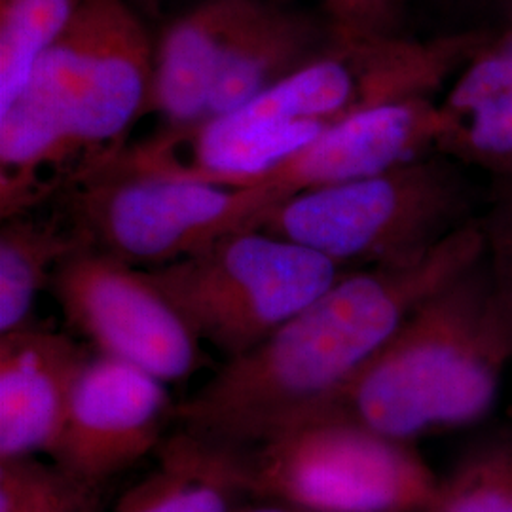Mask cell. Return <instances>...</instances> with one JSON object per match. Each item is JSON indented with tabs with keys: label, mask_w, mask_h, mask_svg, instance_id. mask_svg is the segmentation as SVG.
<instances>
[{
	"label": "cell",
	"mask_w": 512,
	"mask_h": 512,
	"mask_svg": "<svg viewBox=\"0 0 512 512\" xmlns=\"http://www.w3.org/2000/svg\"><path fill=\"white\" fill-rule=\"evenodd\" d=\"M486 249V232L467 222L418 255L348 270L177 404L179 425L243 446L327 403L423 304L480 264Z\"/></svg>",
	"instance_id": "cell-1"
},
{
	"label": "cell",
	"mask_w": 512,
	"mask_h": 512,
	"mask_svg": "<svg viewBox=\"0 0 512 512\" xmlns=\"http://www.w3.org/2000/svg\"><path fill=\"white\" fill-rule=\"evenodd\" d=\"M511 365L512 315L484 256L423 304L340 393L311 410L416 442L484 420Z\"/></svg>",
	"instance_id": "cell-2"
},
{
	"label": "cell",
	"mask_w": 512,
	"mask_h": 512,
	"mask_svg": "<svg viewBox=\"0 0 512 512\" xmlns=\"http://www.w3.org/2000/svg\"><path fill=\"white\" fill-rule=\"evenodd\" d=\"M463 40L332 37L300 71L239 112L175 129L169 154L192 177L239 184L272 167L330 126L427 99L463 55Z\"/></svg>",
	"instance_id": "cell-3"
},
{
	"label": "cell",
	"mask_w": 512,
	"mask_h": 512,
	"mask_svg": "<svg viewBox=\"0 0 512 512\" xmlns=\"http://www.w3.org/2000/svg\"><path fill=\"white\" fill-rule=\"evenodd\" d=\"M152 71L154 48L129 0H86L10 105L54 131L82 183L128 148Z\"/></svg>",
	"instance_id": "cell-4"
},
{
	"label": "cell",
	"mask_w": 512,
	"mask_h": 512,
	"mask_svg": "<svg viewBox=\"0 0 512 512\" xmlns=\"http://www.w3.org/2000/svg\"><path fill=\"white\" fill-rule=\"evenodd\" d=\"M239 448L251 497L311 512H421L439 482L414 442L327 410Z\"/></svg>",
	"instance_id": "cell-5"
},
{
	"label": "cell",
	"mask_w": 512,
	"mask_h": 512,
	"mask_svg": "<svg viewBox=\"0 0 512 512\" xmlns=\"http://www.w3.org/2000/svg\"><path fill=\"white\" fill-rule=\"evenodd\" d=\"M147 272L202 344L230 361L268 340L348 268L300 243L247 228Z\"/></svg>",
	"instance_id": "cell-6"
},
{
	"label": "cell",
	"mask_w": 512,
	"mask_h": 512,
	"mask_svg": "<svg viewBox=\"0 0 512 512\" xmlns=\"http://www.w3.org/2000/svg\"><path fill=\"white\" fill-rule=\"evenodd\" d=\"M465 186L435 160L308 190L275 203L253 228L357 270L418 255L467 222Z\"/></svg>",
	"instance_id": "cell-7"
},
{
	"label": "cell",
	"mask_w": 512,
	"mask_h": 512,
	"mask_svg": "<svg viewBox=\"0 0 512 512\" xmlns=\"http://www.w3.org/2000/svg\"><path fill=\"white\" fill-rule=\"evenodd\" d=\"M65 196L69 220L86 245L145 270L253 228L277 203L272 192L258 186H226L112 165Z\"/></svg>",
	"instance_id": "cell-8"
},
{
	"label": "cell",
	"mask_w": 512,
	"mask_h": 512,
	"mask_svg": "<svg viewBox=\"0 0 512 512\" xmlns=\"http://www.w3.org/2000/svg\"><path fill=\"white\" fill-rule=\"evenodd\" d=\"M50 289L93 351L167 385L202 368V340L145 268L84 243L57 266Z\"/></svg>",
	"instance_id": "cell-9"
},
{
	"label": "cell",
	"mask_w": 512,
	"mask_h": 512,
	"mask_svg": "<svg viewBox=\"0 0 512 512\" xmlns=\"http://www.w3.org/2000/svg\"><path fill=\"white\" fill-rule=\"evenodd\" d=\"M177 420L167 384L137 366L92 351L82 368L52 463L97 486H107L164 442Z\"/></svg>",
	"instance_id": "cell-10"
},
{
	"label": "cell",
	"mask_w": 512,
	"mask_h": 512,
	"mask_svg": "<svg viewBox=\"0 0 512 512\" xmlns=\"http://www.w3.org/2000/svg\"><path fill=\"white\" fill-rule=\"evenodd\" d=\"M446 124L439 107L414 99L346 118L277 164L241 181L272 192L277 203L317 188L351 183L423 158L442 147Z\"/></svg>",
	"instance_id": "cell-11"
},
{
	"label": "cell",
	"mask_w": 512,
	"mask_h": 512,
	"mask_svg": "<svg viewBox=\"0 0 512 512\" xmlns=\"http://www.w3.org/2000/svg\"><path fill=\"white\" fill-rule=\"evenodd\" d=\"M92 351L35 321L0 334V459L52 458Z\"/></svg>",
	"instance_id": "cell-12"
},
{
	"label": "cell",
	"mask_w": 512,
	"mask_h": 512,
	"mask_svg": "<svg viewBox=\"0 0 512 512\" xmlns=\"http://www.w3.org/2000/svg\"><path fill=\"white\" fill-rule=\"evenodd\" d=\"M270 2L203 0L177 19L154 48L148 109L164 128L202 124L213 86Z\"/></svg>",
	"instance_id": "cell-13"
},
{
	"label": "cell",
	"mask_w": 512,
	"mask_h": 512,
	"mask_svg": "<svg viewBox=\"0 0 512 512\" xmlns=\"http://www.w3.org/2000/svg\"><path fill=\"white\" fill-rule=\"evenodd\" d=\"M114 512H234L251 499L238 444L179 427Z\"/></svg>",
	"instance_id": "cell-14"
},
{
	"label": "cell",
	"mask_w": 512,
	"mask_h": 512,
	"mask_svg": "<svg viewBox=\"0 0 512 512\" xmlns=\"http://www.w3.org/2000/svg\"><path fill=\"white\" fill-rule=\"evenodd\" d=\"M323 50L310 18L268 4L219 74L202 124L249 107Z\"/></svg>",
	"instance_id": "cell-15"
},
{
	"label": "cell",
	"mask_w": 512,
	"mask_h": 512,
	"mask_svg": "<svg viewBox=\"0 0 512 512\" xmlns=\"http://www.w3.org/2000/svg\"><path fill=\"white\" fill-rule=\"evenodd\" d=\"M439 109L442 147L482 164H512V37L478 57Z\"/></svg>",
	"instance_id": "cell-16"
},
{
	"label": "cell",
	"mask_w": 512,
	"mask_h": 512,
	"mask_svg": "<svg viewBox=\"0 0 512 512\" xmlns=\"http://www.w3.org/2000/svg\"><path fill=\"white\" fill-rule=\"evenodd\" d=\"M84 245L71 220L65 226L33 211L2 220L0 334L33 321L38 294L52 287L57 266Z\"/></svg>",
	"instance_id": "cell-17"
},
{
	"label": "cell",
	"mask_w": 512,
	"mask_h": 512,
	"mask_svg": "<svg viewBox=\"0 0 512 512\" xmlns=\"http://www.w3.org/2000/svg\"><path fill=\"white\" fill-rule=\"evenodd\" d=\"M86 0H0V110L25 86L38 57L73 23Z\"/></svg>",
	"instance_id": "cell-18"
},
{
	"label": "cell",
	"mask_w": 512,
	"mask_h": 512,
	"mask_svg": "<svg viewBox=\"0 0 512 512\" xmlns=\"http://www.w3.org/2000/svg\"><path fill=\"white\" fill-rule=\"evenodd\" d=\"M421 512H512V437L480 444L459 459Z\"/></svg>",
	"instance_id": "cell-19"
},
{
	"label": "cell",
	"mask_w": 512,
	"mask_h": 512,
	"mask_svg": "<svg viewBox=\"0 0 512 512\" xmlns=\"http://www.w3.org/2000/svg\"><path fill=\"white\" fill-rule=\"evenodd\" d=\"M105 486L86 482L48 463L29 501L19 512H103Z\"/></svg>",
	"instance_id": "cell-20"
},
{
	"label": "cell",
	"mask_w": 512,
	"mask_h": 512,
	"mask_svg": "<svg viewBox=\"0 0 512 512\" xmlns=\"http://www.w3.org/2000/svg\"><path fill=\"white\" fill-rule=\"evenodd\" d=\"M332 37H393L397 0H321Z\"/></svg>",
	"instance_id": "cell-21"
},
{
	"label": "cell",
	"mask_w": 512,
	"mask_h": 512,
	"mask_svg": "<svg viewBox=\"0 0 512 512\" xmlns=\"http://www.w3.org/2000/svg\"><path fill=\"white\" fill-rule=\"evenodd\" d=\"M486 239L488 266L494 275L495 285L503 296V302L512 315V203L499 215L492 230L486 232Z\"/></svg>",
	"instance_id": "cell-22"
},
{
	"label": "cell",
	"mask_w": 512,
	"mask_h": 512,
	"mask_svg": "<svg viewBox=\"0 0 512 512\" xmlns=\"http://www.w3.org/2000/svg\"><path fill=\"white\" fill-rule=\"evenodd\" d=\"M234 512H311L296 507L285 501H277V499H260V497H251L249 501H245L241 507Z\"/></svg>",
	"instance_id": "cell-23"
},
{
	"label": "cell",
	"mask_w": 512,
	"mask_h": 512,
	"mask_svg": "<svg viewBox=\"0 0 512 512\" xmlns=\"http://www.w3.org/2000/svg\"><path fill=\"white\" fill-rule=\"evenodd\" d=\"M133 2H135L137 6H141V8H148L150 12H154L162 0H133Z\"/></svg>",
	"instance_id": "cell-24"
}]
</instances>
